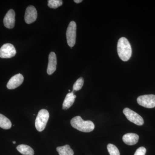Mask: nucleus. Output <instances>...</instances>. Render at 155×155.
Segmentation results:
<instances>
[{
  "mask_svg": "<svg viewBox=\"0 0 155 155\" xmlns=\"http://www.w3.org/2000/svg\"><path fill=\"white\" fill-rule=\"evenodd\" d=\"M57 151L60 155H73L74 152L69 145L57 148Z\"/></svg>",
  "mask_w": 155,
  "mask_h": 155,
  "instance_id": "15",
  "label": "nucleus"
},
{
  "mask_svg": "<svg viewBox=\"0 0 155 155\" xmlns=\"http://www.w3.org/2000/svg\"><path fill=\"white\" fill-rule=\"evenodd\" d=\"M4 24L6 28H14L15 23V13L12 9L9 10L4 19Z\"/></svg>",
  "mask_w": 155,
  "mask_h": 155,
  "instance_id": "10",
  "label": "nucleus"
},
{
  "mask_svg": "<svg viewBox=\"0 0 155 155\" xmlns=\"http://www.w3.org/2000/svg\"><path fill=\"white\" fill-rule=\"evenodd\" d=\"M49 118L48 111L45 109H42L39 111L36 119L35 126L38 131H43L45 128Z\"/></svg>",
  "mask_w": 155,
  "mask_h": 155,
  "instance_id": "3",
  "label": "nucleus"
},
{
  "mask_svg": "<svg viewBox=\"0 0 155 155\" xmlns=\"http://www.w3.org/2000/svg\"><path fill=\"white\" fill-rule=\"evenodd\" d=\"M123 113L129 121L136 125L141 126L144 123L142 117L129 108H125L123 110Z\"/></svg>",
  "mask_w": 155,
  "mask_h": 155,
  "instance_id": "4",
  "label": "nucleus"
},
{
  "mask_svg": "<svg viewBox=\"0 0 155 155\" xmlns=\"http://www.w3.org/2000/svg\"><path fill=\"white\" fill-rule=\"evenodd\" d=\"M117 52L120 59L123 61H127L132 54V49L130 43L126 38H121L118 42Z\"/></svg>",
  "mask_w": 155,
  "mask_h": 155,
  "instance_id": "1",
  "label": "nucleus"
},
{
  "mask_svg": "<svg viewBox=\"0 0 155 155\" xmlns=\"http://www.w3.org/2000/svg\"><path fill=\"white\" fill-rule=\"evenodd\" d=\"M76 23L74 21H71L68 25L66 33L67 44L70 47H72L75 45L76 41Z\"/></svg>",
  "mask_w": 155,
  "mask_h": 155,
  "instance_id": "5",
  "label": "nucleus"
},
{
  "mask_svg": "<svg viewBox=\"0 0 155 155\" xmlns=\"http://www.w3.org/2000/svg\"><path fill=\"white\" fill-rule=\"evenodd\" d=\"M63 5V1L61 0H49L48 6L51 8L56 9Z\"/></svg>",
  "mask_w": 155,
  "mask_h": 155,
  "instance_id": "17",
  "label": "nucleus"
},
{
  "mask_svg": "<svg viewBox=\"0 0 155 155\" xmlns=\"http://www.w3.org/2000/svg\"><path fill=\"white\" fill-rule=\"evenodd\" d=\"M146 149L144 147H140L136 151L134 155H145L146 153Z\"/></svg>",
  "mask_w": 155,
  "mask_h": 155,
  "instance_id": "20",
  "label": "nucleus"
},
{
  "mask_svg": "<svg viewBox=\"0 0 155 155\" xmlns=\"http://www.w3.org/2000/svg\"><path fill=\"white\" fill-rule=\"evenodd\" d=\"M16 49L14 46L11 44H6L3 45L0 48V58H10L16 55Z\"/></svg>",
  "mask_w": 155,
  "mask_h": 155,
  "instance_id": "7",
  "label": "nucleus"
},
{
  "mask_svg": "<svg viewBox=\"0 0 155 155\" xmlns=\"http://www.w3.org/2000/svg\"><path fill=\"white\" fill-rule=\"evenodd\" d=\"M57 59L56 54L52 52L49 55V62L47 68V73L51 75L56 71L57 68Z\"/></svg>",
  "mask_w": 155,
  "mask_h": 155,
  "instance_id": "11",
  "label": "nucleus"
},
{
  "mask_svg": "<svg viewBox=\"0 0 155 155\" xmlns=\"http://www.w3.org/2000/svg\"><path fill=\"white\" fill-rule=\"evenodd\" d=\"M76 95L74 94V92L69 93L66 96L63 104V109L67 110L71 107L75 101Z\"/></svg>",
  "mask_w": 155,
  "mask_h": 155,
  "instance_id": "13",
  "label": "nucleus"
},
{
  "mask_svg": "<svg viewBox=\"0 0 155 155\" xmlns=\"http://www.w3.org/2000/svg\"><path fill=\"white\" fill-rule=\"evenodd\" d=\"M139 136L134 133H127L122 137V140L125 144L133 145L138 142Z\"/></svg>",
  "mask_w": 155,
  "mask_h": 155,
  "instance_id": "12",
  "label": "nucleus"
},
{
  "mask_svg": "<svg viewBox=\"0 0 155 155\" xmlns=\"http://www.w3.org/2000/svg\"><path fill=\"white\" fill-rule=\"evenodd\" d=\"M13 143H14V144H15V143H16V141H14L13 142Z\"/></svg>",
  "mask_w": 155,
  "mask_h": 155,
  "instance_id": "22",
  "label": "nucleus"
},
{
  "mask_svg": "<svg viewBox=\"0 0 155 155\" xmlns=\"http://www.w3.org/2000/svg\"><path fill=\"white\" fill-rule=\"evenodd\" d=\"M72 127L84 132H90L94 129V125L91 121H84L80 116H75L71 120Z\"/></svg>",
  "mask_w": 155,
  "mask_h": 155,
  "instance_id": "2",
  "label": "nucleus"
},
{
  "mask_svg": "<svg viewBox=\"0 0 155 155\" xmlns=\"http://www.w3.org/2000/svg\"><path fill=\"white\" fill-rule=\"evenodd\" d=\"M17 150L23 155H34V151L29 146L25 144H20L17 147Z\"/></svg>",
  "mask_w": 155,
  "mask_h": 155,
  "instance_id": "14",
  "label": "nucleus"
},
{
  "mask_svg": "<svg viewBox=\"0 0 155 155\" xmlns=\"http://www.w3.org/2000/svg\"><path fill=\"white\" fill-rule=\"evenodd\" d=\"M107 148L110 155H120L119 150L114 145L109 143L108 144Z\"/></svg>",
  "mask_w": 155,
  "mask_h": 155,
  "instance_id": "18",
  "label": "nucleus"
},
{
  "mask_svg": "<svg viewBox=\"0 0 155 155\" xmlns=\"http://www.w3.org/2000/svg\"><path fill=\"white\" fill-rule=\"evenodd\" d=\"M137 103L140 106L147 108L155 107V95L153 94L140 96L137 98Z\"/></svg>",
  "mask_w": 155,
  "mask_h": 155,
  "instance_id": "6",
  "label": "nucleus"
},
{
  "mask_svg": "<svg viewBox=\"0 0 155 155\" xmlns=\"http://www.w3.org/2000/svg\"><path fill=\"white\" fill-rule=\"evenodd\" d=\"M24 77L22 74H19L14 75L7 84V88L9 89H14L20 86L23 82Z\"/></svg>",
  "mask_w": 155,
  "mask_h": 155,
  "instance_id": "9",
  "label": "nucleus"
},
{
  "mask_svg": "<svg viewBox=\"0 0 155 155\" xmlns=\"http://www.w3.org/2000/svg\"><path fill=\"white\" fill-rule=\"evenodd\" d=\"M84 84V79L83 78L81 77L78 78L76 82L74 84L73 86V91H78L80 90L82 88Z\"/></svg>",
  "mask_w": 155,
  "mask_h": 155,
  "instance_id": "19",
  "label": "nucleus"
},
{
  "mask_svg": "<svg viewBox=\"0 0 155 155\" xmlns=\"http://www.w3.org/2000/svg\"><path fill=\"white\" fill-rule=\"evenodd\" d=\"M74 1L75 3H77V4H78V3H80L82 2V0H75Z\"/></svg>",
  "mask_w": 155,
  "mask_h": 155,
  "instance_id": "21",
  "label": "nucleus"
},
{
  "mask_svg": "<svg viewBox=\"0 0 155 155\" xmlns=\"http://www.w3.org/2000/svg\"><path fill=\"white\" fill-rule=\"evenodd\" d=\"M12 126V123L10 119L0 114V127L4 129H9Z\"/></svg>",
  "mask_w": 155,
  "mask_h": 155,
  "instance_id": "16",
  "label": "nucleus"
},
{
  "mask_svg": "<svg viewBox=\"0 0 155 155\" xmlns=\"http://www.w3.org/2000/svg\"><path fill=\"white\" fill-rule=\"evenodd\" d=\"M37 18V12L36 8L33 6L27 7L25 14V22L27 24H31L34 22Z\"/></svg>",
  "mask_w": 155,
  "mask_h": 155,
  "instance_id": "8",
  "label": "nucleus"
}]
</instances>
